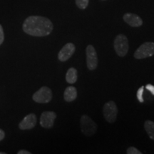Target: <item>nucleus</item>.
Instances as JSON below:
<instances>
[{
	"mask_svg": "<svg viewBox=\"0 0 154 154\" xmlns=\"http://www.w3.org/2000/svg\"><path fill=\"white\" fill-rule=\"evenodd\" d=\"M36 125V116L32 113L26 115L19 124V128L21 130H30Z\"/></svg>",
	"mask_w": 154,
	"mask_h": 154,
	"instance_id": "10",
	"label": "nucleus"
},
{
	"mask_svg": "<svg viewBox=\"0 0 154 154\" xmlns=\"http://www.w3.org/2000/svg\"><path fill=\"white\" fill-rule=\"evenodd\" d=\"M127 154H142V152L138 151L137 149L134 147V146H131L128 148L126 151Z\"/></svg>",
	"mask_w": 154,
	"mask_h": 154,
	"instance_id": "17",
	"label": "nucleus"
},
{
	"mask_svg": "<svg viewBox=\"0 0 154 154\" xmlns=\"http://www.w3.org/2000/svg\"><path fill=\"white\" fill-rule=\"evenodd\" d=\"M103 113L107 122L110 124L114 123L118 115V109L115 102L113 101L106 102L103 106Z\"/></svg>",
	"mask_w": 154,
	"mask_h": 154,
	"instance_id": "6",
	"label": "nucleus"
},
{
	"mask_svg": "<svg viewBox=\"0 0 154 154\" xmlns=\"http://www.w3.org/2000/svg\"><path fill=\"white\" fill-rule=\"evenodd\" d=\"M123 19L127 24L132 27H139L143 25V20L137 14L133 13H126L123 17Z\"/></svg>",
	"mask_w": 154,
	"mask_h": 154,
	"instance_id": "11",
	"label": "nucleus"
},
{
	"mask_svg": "<svg viewBox=\"0 0 154 154\" xmlns=\"http://www.w3.org/2000/svg\"><path fill=\"white\" fill-rule=\"evenodd\" d=\"M18 154H31V152L26 151V150H20L17 152Z\"/></svg>",
	"mask_w": 154,
	"mask_h": 154,
	"instance_id": "21",
	"label": "nucleus"
},
{
	"mask_svg": "<svg viewBox=\"0 0 154 154\" xmlns=\"http://www.w3.org/2000/svg\"><path fill=\"white\" fill-rule=\"evenodd\" d=\"M113 46H114L115 51L119 57H125L128 53V48H129L128 41L124 34H119L116 36Z\"/></svg>",
	"mask_w": 154,
	"mask_h": 154,
	"instance_id": "2",
	"label": "nucleus"
},
{
	"mask_svg": "<svg viewBox=\"0 0 154 154\" xmlns=\"http://www.w3.org/2000/svg\"><path fill=\"white\" fill-rule=\"evenodd\" d=\"M101 1H106V0H101Z\"/></svg>",
	"mask_w": 154,
	"mask_h": 154,
	"instance_id": "23",
	"label": "nucleus"
},
{
	"mask_svg": "<svg viewBox=\"0 0 154 154\" xmlns=\"http://www.w3.org/2000/svg\"><path fill=\"white\" fill-rule=\"evenodd\" d=\"M146 88L148 90V91H149L151 93L154 95V86L152 85V84H147V85L146 86Z\"/></svg>",
	"mask_w": 154,
	"mask_h": 154,
	"instance_id": "19",
	"label": "nucleus"
},
{
	"mask_svg": "<svg viewBox=\"0 0 154 154\" xmlns=\"http://www.w3.org/2000/svg\"><path fill=\"white\" fill-rule=\"evenodd\" d=\"M154 55V42H145L140 46L134 52L136 59H143Z\"/></svg>",
	"mask_w": 154,
	"mask_h": 154,
	"instance_id": "5",
	"label": "nucleus"
},
{
	"mask_svg": "<svg viewBox=\"0 0 154 154\" xmlns=\"http://www.w3.org/2000/svg\"><path fill=\"white\" fill-rule=\"evenodd\" d=\"M57 113L54 111H44L40 117V125L44 128H52Z\"/></svg>",
	"mask_w": 154,
	"mask_h": 154,
	"instance_id": "8",
	"label": "nucleus"
},
{
	"mask_svg": "<svg viewBox=\"0 0 154 154\" xmlns=\"http://www.w3.org/2000/svg\"><path fill=\"white\" fill-rule=\"evenodd\" d=\"M78 76H77V70L74 67H71L68 69L66 74V81L69 84H73L76 82Z\"/></svg>",
	"mask_w": 154,
	"mask_h": 154,
	"instance_id": "13",
	"label": "nucleus"
},
{
	"mask_svg": "<svg viewBox=\"0 0 154 154\" xmlns=\"http://www.w3.org/2000/svg\"><path fill=\"white\" fill-rule=\"evenodd\" d=\"M77 97V90L74 86H68L63 93V99L66 102H72Z\"/></svg>",
	"mask_w": 154,
	"mask_h": 154,
	"instance_id": "12",
	"label": "nucleus"
},
{
	"mask_svg": "<svg viewBox=\"0 0 154 154\" xmlns=\"http://www.w3.org/2000/svg\"><path fill=\"white\" fill-rule=\"evenodd\" d=\"M143 90H144V86H141V87L138 88V90L137 91V99L140 103H143L144 101L143 97Z\"/></svg>",
	"mask_w": 154,
	"mask_h": 154,
	"instance_id": "16",
	"label": "nucleus"
},
{
	"mask_svg": "<svg viewBox=\"0 0 154 154\" xmlns=\"http://www.w3.org/2000/svg\"><path fill=\"white\" fill-rule=\"evenodd\" d=\"M5 137V133L2 129L0 128V141H2Z\"/></svg>",
	"mask_w": 154,
	"mask_h": 154,
	"instance_id": "20",
	"label": "nucleus"
},
{
	"mask_svg": "<svg viewBox=\"0 0 154 154\" xmlns=\"http://www.w3.org/2000/svg\"><path fill=\"white\" fill-rule=\"evenodd\" d=\"M53 98L52 91L47 86H42L32 96V99L36 103H47L51 101Z\"/></svg>",
	"mask_w": 154,
	"mask_h": 154,
	"instance_id": "4",
	"label": "nucleus"
},
{
	"mask_svg": "<svg viewBox=\"0 0 154 154\" xmlns=\"http://www.w3.org/2000/svg\"><path fill=\"white\" fill-rule=\"evenodd\" d=\"M0 154H6L5 152H0Z\"/></svg>",
	"mask_w": 154,
	"mask_h": 154,
	"instance_id": "22",
	"label": "nucleus"
},
{
	"mask_svg": "<svg viewBox=\"0 0 154 154\" xmlns=\"http://www.w3.org/2000/svg\"><path fill=\"white\" fill-rule=\"evenodd\" d=\"M5 40V34H4L3 27L1 24H0V45H2Z\"/></svg>",
	"mask_w": 154,
	"mask_h": 154,
	"instance_id": "18",
	"label": "nucleus"
},
{
	"mask_svg": "<svg viewBox=\"0 0 154 154\" xmlns=\"http://www.w3.org/2000/svg\"><path fill=\"white\" fill-rule=\"evenodd\" d=\"M76 5L80 9H85L88 7L89 0H75Z\"/></svg>",
	"mask_w": 154,
	"mask_h": 154,
	"instance_id": "15",
	"label": "nucleus"
},
{
	"mask_svg": "<svg viewBox=\"0 0 154 154\" xmlns=\"http://www.w3.org/2000/svg\"><path fill=\"white\" fill-rule=\"evenodd\" d=\"M86 65L90 71H94L97 68L98 66V57L96 51L93 46L88 45L86 49Z\"/></svg>",
	"mask_w": 154,
	"mask_h": 154,
	"instance_id": "7",
	"label": "nucleus"
},
{
	"mask_svg": "<svg viewBox=\"0 0 154 154\" xmlns=\"http://www.w3.org/2000/svg\"><path fill=\"white\" fill-rule=\"evenodd\" d=\"M81 130L85 136H91L97 131V125L87 115H83L81 117Z\"/></svg>",
	"mask_w": 154,
	"mask_h": 154,
	"instance_id": "3",
	"label": "nucleus"
},
{
	"mask_svg": "<svg viewBox=\"0 0 154 154\" xmlns=\"http://www.w3.org/2000/svg\"><path fill=\"white\" fill-rule=\"evenodd\" d=\"M144 128H145L148 136L152 140H154V122L152 121L148 120L144 123Z\"/></svg>",
	"mask_w": 154,
	"mask_h": 154,
	"instance_id": "14",
	"label": "nucleus"
},
{
	"mask_svg": "<svg viewBox=\"0 0 154 154\" xmlns=\"http://www.w3.org/2000/svg\"><path fill=\"white\" fill-rule=\"evenodd\" d=\"M76 50L75 45L73 43H67L62 47L58 54V59L61 62H64L69 60L74 54Z\"/></svg>",
	"mask_w": 154,
	"mask_h": 154,
	"instance_id": "9",
	"label": "nucleus"
},
{
	"mask_svg": "<svg viewBox=\"0 0 154 154\" xmlns=\"http://www.w3.org/2000/svg\"><path fill=\"white\" fill-rule=\"evenodd\" d=\"M22 29L30 36H46L49 35L54 29L51 21L42 16H30L24 20Z\"/></svg>",
	"mask_w": 154,
	"mask_h": 154,
	"instance_id": "1",
	"label": "nucleus"
}]
</instances>
